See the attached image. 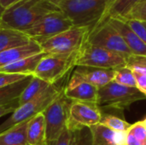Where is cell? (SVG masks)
Instances as JSON below:
<instances>
[{
	"mask_svg": "<svg viewBox=\"0 0 146 145\" xmlns=\"http://www.w3.org/2000/svg\"><path fill=\"white\" fill-rule=\"evenodd\" d=\"M59 10L49 0H21L4 10L0 26L24 32L44 15Z\"/></svg>",
	"mask_w": 146,
	"mask_h": 145,
	"instance_id": "6da1fadb",
	"label": "cell"
},
{
	"mask_svg": "<svg viewBox=\"0 0 146 145\" xmlns=\"http://www.w3.org/2000/svg\"><path fill=\"white\" fill-rule=\"evenodd\" d=\"M56 6L74 26L92 30L98 24L104 13L106 0H62Z\"/></svg>",
	"mask_w": 146,
	"mask_h": 145,
	"instance_id": "7a4b0ae2",
	"label": "cell"
},
{
	"mask_svg": "<svg viewBox=\"0 0 146 145\" xmlns=\"http://www.w3.org/2000/svg\"><path fill=\"white\" fill-rule=\"evenodd\" d=\"M64 88L65 86H59L57 84L50 85L37 97L23 105H21L13 112L12 115L9 119L0 125V133L15 125L28 121L37 115L43 113L45 109L64 91Z\"/></svg>",
	"mask_w": 146,
	"mask_h": 145,
	"instance_id": "3957f363",
	"label": "cell"
},
{
	"mask_svg": "<svg viewBox=\"0 0 146 145\" xmlns=\"http://www.w3.org/2000/svg\"><path fill=\"white\" fill-rule=\"evenodd\" d=\"M90 31L88 27L73 26L65 32L41 42L39 44L43 52L46 54L74 55L82 47Z\"/></svg>",
	"mask_w": 146,
	"mask_h": 145,
	"instance_id": "277c9868",
	"label": "cell"
},
{
	"mask_svg": "<svg viewBox=\"0 0 146 145\" xmlns=\"http://www.w3.org/2000/svg\"><path fill=\"white\" fill-rule=\"evenodd\" d=\"M144 99H146V96L138 88L124 86L112 81L98 89L97 105L123 110L133 103Z\"/></svg>",
	"mask_w": 146,
	"mask_h": 145,
	"instance_id": "5b68a950",
	"label": "cell"
},
{
	"mask_svg": "<svg viewBox=\"0 0 146 145\" xmlns=\"http://www.w3.org/2000/svg\"><path fill=\"white\" fill-rule=\"evenodd\" d=\"M126 59L121 56L89 44L86 40L76 56V66H86L106 69L125 68Z\"/></svg>",
	"mask_w": 146,
	"mask_h": 145,
	"instance_id": "8992f818",
	"label": "cell"
},
{
	"mask_svg": "<svg viewBox=\"0 0 146 145\" xmlns=\"http://www.w3.org/2000/svg\"><path fill=\"white\" fill-rule=\"evenodd\" d=\"M77 53L74 55L46 54L38 64L33 76L50 85L56 84L75 67Z\"/></svg>",
	"mask_w": 146,
	"mask_h": 145,
	"instance_id": "52a82bcc",
	"label": "cell"
},
{
	"mask_svg": "<svg viewBox=\"0 0 146 145\" xmlns=\"http://www.w3.org/2000/svg\"><path fill=\"white\" fill-rule=\"evenodd\" d=\"M86 41L92 45L116 53L125 59L133 55L121 35L108 21H103L94 26L89 32Z\"/></svg>",
	"mask_w": 146,
	"mask_h": 145,
	"instance_id": "ba28073f",
	"label": "cell"
},
{
	"mask_svg": "<svg viewBox=\"0 0 146 145\" xmlns=\"http://www.w3.org/2000/svg\"><path fill=\"white\" fill-rule=\"evenodd\" d=\"M72 103L73 100L68 98L63 91L43 112L46 125L47 144L57 139L67 128Z\"/></svg>",
	"mask_w": 146,
	"mask_h": 145,
	"instance_id": "9c48e42d",
	"label": "cell"
},
{
	"mask_svg": "<svg viewBox=\"0 0 146 145\" xmlns=\"http://www.w3.org/2000/svg\"><path fill=\"white\" fill-rule=\"evenodd\" d=\"M74 26L73 22L61 11L51 12L44 15L31 28L24 32L32 40L41 42L65 32Z\"/></svg>",
	"mask_w": 146,
	"mask_h": 145,
	"instance_id": "30bf717a",
	"label": "cell"
},
{
	"mask_svg": "<svg viewBox=\"0 0 146 145\" xmlns=\"http://www.w3.org/2000/svg\"><path fill=\"white\" fill-rule=\"evenodd\" d=\"M102 113L96 103L73 101L68 115L67 128L76 132L100 123Z\"/></svg>",
	"mask_w": 146,
	"mask_h": 145,
	"instance_id": "8fae6325",
	"label": "cell"
},
{
	"mask_svg": "<svg viewBox=\"0 0 146 145\" xmlns=\"http://www.w3.org/2000/svg\"><path fill=\"white\" fill-rule=\"evenodd\" d=\"M115 69L76 66L71 76L99 89L112 82L115 79Z\"/></svg>",
	"mask_w": 146,
	"mask_h": 145,
	"instance_id": "7c38bea8",
	"label": "cell"
},
{
	"mask_svg": "<svg viewBox=\"0 0 146 145\" xmlns=\"http://www.w3.org/2000/svg\"><path fill=\"white\" fill-rule=\"evenodd\" d=\"M64 94L68 98L75 102L97 104L98 89L86 82L71 76L64 88Z\"/></svg>",
	"mask_w": 146,
	"mask_h": 145,
	"instance_id": "4fadbf2b",
	"label": "cell"
},
{
	"mask_svg": "<svg viewBox=\"0 0 146 145\" xmlns=\"http://www.w3.org/2000/svg\"><path fill=\"white\" fill-rule=\"evenodd\" d=\"M107 21L121 35L133 55L146 56V44L123 20L110 18Z\"/></svg>",
	"mask_w": 146,
	"mask_h": 145,
	"instance_id": "5bb4252c",
	"label": "cell"
},
{
	"mask_svg": "<svg viewBox=\"0 0 146 145\" xmlns=\"http://www.w3.org/2000/svg\"><path fill=\"white\" fill-rule=\"evenodd\" d=\"M92 135V145H125L127 132H115L101 124L89 127Z\"/></svg>",
	"mask_w": 146,
	"mask_h": 145,
	"instance_id": "9a60e30c",
	"label": "cell"
},
{
	"mask_svg": "<svg viewBox=\"0 0 146 145\" xmlns=\"http://www.w3.org/2000/svg\"><path fill=\"white\" fill-rule=\"evenodd\" d=\"M42 52L43 50L40 44L36 41L32 40L27 44L0 52V68Z\"/></svg>",
	"mask_w": 146,
	"mask_h": 145,
	"instance_id": "2e32d148",
	"label": "cell"
},
{
	"mask_svg": "<svg viewBox=\"0 0 146 145\" xmlns=\"http://www.w3.org/2000/svg\"><path fill=\"white\" fill-rule=\"evenodd\" d=\"M27 145H47L46 125L43 113L29 121L27 127Z\"/></svg>",
	"mask_w": 146,
	"mask_h": 145,
	"instance_id": "e0dca14e",
	"label": "cell"
},
{
	"mask_svg": "<svg viewBox=\"0 0 146 145\" xmlns=\"http://www.w3.org/2000/svg\"><path fill=\"white\" fill-rule=\"evenodd\" d=\"M46 55V53L42 52L21 60H19L15 62L10 63L4 67L0 68V73H17L27 76H33L38 64L42 60V58Z\"/></svg>",
	"mask_w": 146,
	"mask_h": 145,
	"instance_id": "ac0fdd59",
	"label": "cell"
},
{
	"mask_svg": "<svg viewBox=\"0 0 146 145\" xmlns=\"http://www.w3.org/2000/svg\"><path fill=\"white\" fill-rule=\"evenodd\" d=\"M31 41L32 39L23 32L0 26V52L27 44Z\"/></svg>",
	"mask_w": 146,
	"mask_h": 145,
	"instance_id": "d6986e66",
	"label": "cell"
},
{
	"mask_svg": "<svg viewBox=\"0 0 146 145\" xmlns=\"http://www.w3.org/2000/svg\"><path fill=\"white\" fill-rule=\"evenodd\" d=\"M140 1L141 0H111L106 6L104 13L98 24L107 21L110 18L125 17L131 9Z\"/></svg>",
	"mask_w": 146,
	"mask_h": 145,
	"instance_id": "ffe728a7",
	"label": "cell"
},
{
	"mask_svg": "<svg viewBox=\"0 0 146 145\" xmlns=\"http://www.w3.org/2000/svg\"><path fill=\"white\" fill-rule=\"evenodd\" d=\"M28 121L15 125L0 133V145H27Z\"/></svg>",
	"mask_w": 146,
	"mask_h": 145,
	"instance_id": "44dd1931",
	"label": "cell"
},
{
	"mask_svg": "<svg viewBox=\"0 0 146 145\" xmlns=\"http://www.w3.org/2000/svg\"><path fill=\"white\" fill-rule=\"evenodd\" d=\"M32 78L33 76H27L22 80L0 88V106L11 103L14 100L19 98L22 91L31 81Z\"/></svg>",
	"mask_w": 146,
	"mask_h": 145,
	"instance_id": "7402d4cb",
	"label": "cell"
},
{
	"mask_svg": "<svg viewBox=\"0 0 146 145\" xmlns=\"http://www.w3.org/2000/svg\"><path fill=\"white\" fill-rule=\"evenodd\" d=\"M50 85L47 82L33 76L31 81L27 85L25 90L22 91L19 97V104L23 105L31 100L37 97L38 95H40L44 91H45Z\"/></svg>",
	"mask_w": 146,
	"mask_h": 145,
	"instance_id": "603a6c76",
	"label": "cell"
},
{
	"mask_svg": "<svg viewBox=\"0 0 146 145\" xmlns=\"http://www.w3.org/2000/svg\"><path fill=\"white\" fill-rule=\"evenodd\" d=\"M99 124L115 132H127L132 126L126 121L110 115H103Z\"/></svg>",
	"mask_w": 146,
	"mask_h": 145,
	"instance_id": "cb8c5ba5",
	"label": "cell"
},
{
	"mask_svg": "<svg viewBox=\"0 0 146 145\" xmlns=\"http://www.w3.org/2000/svg\"><path fill=\"white\" fill-rule=\"evenodd\" d=\"M113 81L124 86L137 88V81L133 72L127 67L115 69V75Z\"/></svg>",
	"mask_w": 146,
	"mask_h": 145,
	"instance_id": "d4e9b609",
	"label": "cell"
},
{
	"mask_svg": "<svg viewBox=\"0 0 146 145\" xmlns=\"http://www.w3.org/2000/svg\"><path fill=\"white\" fill-rule=\"evenodd\" d=\"M126 67L132 71L139 72L146 75V56L132 55L126 59Z\"/></svg>",
	"mask_w": 146,
	"mask_h": 145,
	"instance_id": "484cf974",
	"label": "cell"
},
{
	"mask_svg": "<svg viewBox=\"0 0 146 145\" xmlns=\"http://www.w3.org/2000/svg\"><path fill=\"white\" fill-rule=\"evenodd\" d=\"M123 19L146 22V0L137 3Z\"/></svg>",
	"mask_w": 146,
	"mask_h": 145,
	"instance_id": "4316f807",
	"label": "cell"
},
{
	"mask_svg": "<svg viewBox=\"0 0 146 145\" xmlns=\"http://www.w3.org/2000/svg\"><path fill=\"white\" fill-rule=\"evenodd\" d=\"M75 141L76 132L66 128L57 139L47 144V145H74Z\"/></svg>",
	"mask_w": 146,
	"mask_h": 145,
	"instance_id": "83f0119b",
	"label": "cell"
},
{
	"mask_svg": "<svg viewBox=\"0 0 146 145\" xmlns=\"http://www.w3.org/2000/svg\"><path fill=\"white\" fill-rule=\"evenodd\" d=\"M127 132L133 135L140 144L146 145V126L144 121H139L132 125Z\"/></svg>",
	"mask_w": 146,
	"mask_h": 145,
	"instance_id": "f1b7e54d",
	"label": "cell"
},
{
	"mask_svg": "<svg viewBox=\"0 0 146 145\" xmlns=\"http://www.w3.org/2000/svg\"><path fill=\"white\" fill-rule=\"evenodd\" d=\"M74 145H92V135L90 128L86 127L76 131V141Z\"/></svg>",
	"mask_w": 146,
	"mask_h": 145,
	"instance_id": "f546056e",
	"label": "cell"
},
{
	"mask_svg": "<svg viewBox=\"0 0 146 145\" xmlns=\"http://www.w3.org/2000/svg\"><path fill=\"white\" fill-rule=\"evenodd\" d=\"M27 75L17 74V73H0V88L5 87L11 84H14L17 81L22 80L26 79Z\"/></svg>",
	"mask_w": 146,
	"mask_h": 145,
	"instance_id": "4dcf8cb0",
	"label": "cell"
},
{
	"mask_svg": "<svg viewBox=\"0 0 146 145\" xmlns=\"http://www.w3.org/2000/svg\"><path fill=\"white\" fill-rule=\"evenodd\" d=\"M20 107L19 104V98L14 100L11 103H9L7 104L4 105H1L0 106V117L6 115L9 113H13L15 110H16L18 108Z\"/></svg>",
	"mask_w": 146,
	"mask_h": 145,
	"instance_id": "1f68e13d",
	"label": "cell"
},
{
	"mask_svg": "<svg viewBox=\"0 0 146 145\" xmlns=\"http://www.w3.org/2000/svg\"><path fill=\"white\" fill-rule=\"evenodd\" d=\"M137 81V88L146 96V75L139 72L133 71Z\"/></svg>",
	"mask_w": 146,
	"mask_h": 145,
	"instance_id": "d6a6232c",
	"label": "cell"
},
{
	"mask_svg": "<svg viewBox=\"0 0 146 145\" xmlns=\"http://www.w3.org/2000/svg\"><path fill=\"white\" fill-rule=\"evenodd\" d=\"M125 145H141L139 142L136 139V138L129 133L127 132V140H126V144Z\"/></svg>",
	"mask_w": 146,
	"mask_h": 145,
	"instance_id": "836d02e7",
	"label": "cell"
},
{
	"mask_svg": "<svg viewBox=\"0 0 146 145\" xmlns=\"http://www.w3.org/2000/svg\"><path fill=\"white\" fill-rule=\"evenodd\" d=\"M20 1H21V0H1V5L4 9H7Z\"/></svg>",
	"mask_w": 146,
	"mask_h": 145,
	"instance_id": "e575fe53",
	"label": "cell"
},
{
	"mask_svg": "<svg viewBox=\"0 0 146 145\" xmlns=\"http://www.w3.org/2000/svg\"><path fill=\"white\" fill-rule=\"evenodd\" d=\"M4 9L2 7V5H1V0H0V19H1V17H2V15H3V12H4Z\"/></svg>",
	"mask_w": 146,
	"mask_h": 145,
	"instance_id": "d590c367",
	"label": "cell"
},
{
	"mask_svg": "<svg viewBox=\"0 0 146 145\" xmlns=\"http://www.w3.org/2000/svg\"><path fill=\"white\" fill-rule=\"evenodd\" d=\"M49 1H50V3H54L55 5H56V4H57V3H59L60 1H62V0H49Z\"/></svg>",
	"mask_w": 146,
	"mask_h": 145,
	"instance_id": "8d00e7d4",
	"label": "cell"
},
{
	"mask_svg": "<svg viewBox=\"0 0 146 145\" xmlns=\"http://www.w3.org/2000/svg\"><path fill=\"white\" fill-rule=\"evenodd\" d=\"M110 1H111V0H106V6L110 3Z\"/></svg>",
	"mask_w": 146,
	"mask_h": 145,
	"instance_id": "74e56055",
	"label": "cell"
},
{
	"mask_svg": "<svg viewBox=\"0 0 146 145\" xmlns=\"http://www.w3.org/2000/svg\"><path fill=\"white\" fill-rule=\"evenodd\" d=\"M143 121H144V123H145V126H146V119H145Z\"/></svg>",
	"mask_w": 146,
	"mask_h": 145,
	"instance_id": "f35d334b",
	"label": "cell"
},
{
	"mask_svg": "<svg viewBox=\"0 0 146 145\" xmlns=\"http://www.w3.org/2000/svg\"><path fill=\"white\" fill-rule=\"evenodd\" d=\"M141 1H145V0H141ZM141 1H140V2H141Z\"/></svg>",
	"mask_w": 146,
	"mask_h": 145,
	"instance_id": "ab89813d",
	"label": "cell"
}]
</instances>
